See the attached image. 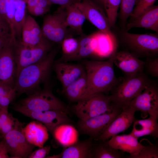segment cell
Returning <instances> with one entry per match:
<instances>
[{
  "label": "cell",
  "mask_w": 158,
  "mask_h": 158,
  "mask_svg": "<svg viewBox=\"0 0 158 158\" xmlns=\"http://www.w3.org/2000/svg\"><path fill=\"white\" fill-rule=\"evenodd\" d=\"M83 64L87 86L81 99L99 92L107 93L118 84L114 69L113 54L107 60H86Z\"/></svg>",
  "instance_id": "obj_1"
},
{
  "label": "cell",
  "mask_w": 158,
  "mask_h": 158,
  "mask_svg": "<svg viewBox=\"0 0 158 158\" xmlns=\"http://www.w3.org/2000/svg\"><path fill=\"white\" fill-rule=\"evenodd\" d=\"M58 51L52 49L42 60L26 66L17 74L14 88L16 95L26 93L30 95L39 90L40 85L45 81L49 75Z\"/></svg>",
  "instance_id": "obj_2"
},
{
  "label": "cell",
  "mask_w": 158,
  "mask_h": 158,
  "mask_svg": "<svg viewBox=\"0 0 158 158\" xmlns=\"http://www.w3.org/2000/svg\"><path fill=\"white\" fill-rule=\"evenodd\" d=\"M152 81L142 72L126 76L122 83L113 89L112 105L121 110L128 107L132 100L140 94Z\"/></svg>",
  "instance_id": "obj_3"
},
{
  "label": "cell",
  "mask_w": 158,
  "mask_h": 158,
  "mask_svg": "<svg viewBox=\"0 0 158 158\" xmlns=\"http://www.w3.org/2000/svg\"><path fill=\"white\" fill-rule=\"evenodd\" d=\"M29 110L41 111L59 110L67 112V107L53 94L51 88L46 86L20 100L16 104Z\"/></svg>",
  "instance_id": "obj_4"
},
{
  "label": "cell",
  "mask_w": 158,
  "mask_h": 158,
  "mask_svg": "<svg viewBox=\"0 0 158 158\" xmlns=\"http://www.w3.org/2000/svg\"><path fill=\"white\" fill-rule=\"evenodd\" d=\"M111 95L99 92L78 101L73 110L80 119L85 120L111 111Z\"/></svg>",
  "instance_id": "obj_5"
},
{
  "label": "cell",
  "mask_w": 158,
  "mask_h": 158,
  "mask_svg": "<svg viewBox=\"0 0 158 158\" xmlns=\"http://www.w3.org/2000/svg\"><path fill=\"white\" fill-rule=\"evenodd\" d=\"M52 43L44 36L40 42L32 48L25 47L22 44L21 42H18L15 50L16 75L23 68L45 58L52 49Z\"/></svg>",
  "instance_id": "obj_6"
},
{
  "label": "cell",
  "mask_w": 158,
  "mask_h": 158,
  "mask_svg": "<svg viewBox=\"0 0 158 158\" xmlns=\"http://www.w3.org/2000/svg\"><path fill=\"white\" fill-rule=\"evenodd\" d=\"M65 8L60 6L54 14L47 16L41 29L43 36L52 42L61 44L68 35Z\"/></svg>",
  "instance_id": "obj_7"
},
{
  "label": "cell",
  "mask_w": 158,
  "mask_h": 158,
  "mask_svg": "<svg viewBox=\"0 0 158 158\" xmlns=\"http://www.w3.org/2000/svg\"><path fill=\"white\" fill-rule=\"evenodd\" d=\"M122 38L129 49L134 53L144 56H153L158 52L157 33L137 34L124 31Z\"/></svg>",
  "instance_id": "obj_8"
},
{
  "label": "cell",
  "mask_w": 158,
  "mask_h": 158,
  "mask_svg": "<svg viewBox=\"0 0 158 158\" xmlns=\"http://www.w3.org/2000/svg\"><path fill=\"white\" fill-rule=\"evenodd\" d=\"M113 106L110 111L86 120L80 119L77 123L79 130L82 133L90 136L94 140L97 138L122 110Z\"/></svg>",
  "instance_id": "obj_9"
},
{
  "label": "cell",
  "mask_w": 158,
  "mask_h": 158,
  "mask_svg": "<svg viewBox=\"0 0 158 158\" xmlns=\"http://www.w3.org/2000/svg\"><path fill=\"white\" fill-rule=\"evenodd\" d=\"M22 125L17 119L13 129L3 137L11 158L28 157L35 146L27 141L22 131Z\"/></svg>",
  "instance_id": "obj_10"
},
{
  "label": "cell",
  "mask_w": 158,
  "mask_h": 158,
  "mask_svg": "<svg viewBox=\"0 0 158 158\" xmlns=\"http://www.w3.org/2000/svg\"><path fill=\"white\" fill-rule=\"evenodd\" d=\"M129 106L135 111H140L142 118H145L148 114L158 117V88L156 82H152L132 100Z\"/></svg>",
  "instance_id": "obj_11"
},
{
  "label": "cell",
  "mask_w": 158,
  "mask_h": 158,
  "mask_svg": "<svg viewBox=\"0 0 158 158\" xmlns=\"http://www.w3.org/2000/svg\"><path fill=\"white\" fill-rule=\"evenodd\" d=\"M75 4L84 14L86 19L99 31L116 41L106 14L101 7L92 0H81Z\"/></svg>",
  "instance_id": "obj_12"
},
{
  "label": "cell",
  "mask_w": 158,
  "mask_h": 158,
  "mask_svg": "<svg viewBox=\"0 0 158 158\" xmlns=\"http://www.w3.org/2000/svg\"><path fill=\"white\" fill-rule=\"evenodd\" d=\"M13 108L16 111L42 123L52 134L58 126L64 123H69L71 121L67 115V113L61 110L35 111L29 110L16 104H15Z\"/></svg>",
  "instance_id": "obj_13"
},
{
  "label": "cell",
  "mask_w": 158,
  "mask_h": 158,
  "mask_svg": "<svg viewBox=\"0 0 158 158\" xmlns=\"http://www.w3.org/2000/svg\"><path fill=\"white\" fill-rule=\"evenodd\" d=\"M17 42L11 41L0 50V84L14 88L16 75L15 50Z\"/></svg>",
  "instance_id": "obj_14"
},
{
  "label": "cell",
  "mask_w": 158,
  "mask_h": 158,
  "mask_svg": "<svg viewBox=\"0 0 158 158\" xmlns=\"http://www.w3.org/2000/svg\"><path fill=\"white\" fill-rule=\"evenodd\" d=\"M135 111L130 106L123 109L101 135L94 140H108L112 136L125 131L133 123Z\"/></svg>",
  "instance_id": "obj_15"
},
{
  "label": "cell",
  "mask_w": 158,
  "mask_h": 158,
  "mask_svg": "<svg viewBox=\"0 0 158 158\" xmlns=\"http://www.w3.org/2000/svg\"><path fill=\"white\" fill-rule=\"evenodd\" d=\"M52 67L63 89L82 76L85 73L84 67L79 64H73L57 61Z\"/></svg>",
  "instance_id": "obj_16"
},
{
  "label": "cell",
  "mask_w": 158,
  "mask_h": 158,
  "mask_svg": "<svg viewBox=\"0 0 158 158\" xmlns=\"http://www.w3.org/2000/svg\"><path fill=\"white\" fill-rule=\"evenodd\" d=\"M145 62L137 56L128 51H123L113 54V63L126 74V76L133 75L142 72Z\"/></svg>",
  "instance_id": "obj_17"
},
{
  "label": "cell",
  "mask_w": 158,
  "mask_h": 158,
  "mask_svg": "<svg viewBox=\"0 0 158 158\" xmlns=\"http://www.w3.org/2000/svg\"><path fill=\"white\" fill-rule=\"evenodd\" d=\"M138 139L130 133L116 135L111 137L108 142L114 148L129 153L128 158H134L145 147L138 142Z\"/></svg>",
  "instance_id": "obj_18"
},
{
  "label": "cell",
  "mask_w": 158,
  "mask_h": 158,
  "mask_svg": "<svg viewBox=\"0 0 158 158\" xmlns=\"http://www.w3.org/2000/svg\"><path fill=\"white\" fill-rule=\"evenodd\" d=\"M94 139L91 137L86 140L78 141L69 146L65 147L60 154L50 158H92V147Z\"/></svg>",
  "instance_id": "obj_19"
},
{
  "label": "cell",
  "mask_w": 158,
  "mask_h": 158,
  "mask_svg": "<svg viewBox=\"0 0 158 158\" xmlns=\"http://www.w3.org/2000/svg\"><path fill=\"white\" fill-rule=\"evenodd\" d=\"M43 37L35 20L30 16H26L22 29V44L25 47L32 48L40 42Z\"/></svg>",
  "instance_id": "obj_20"
},
{
  "label": "cell",
  "mask_w": 158,
  "mask_h": 158,
  "mask_svg": "<svg viewBox=\"0 0 158 158\" xmlns=\"http://www.w3.org/2000/svg\"><path fill=\"white\" fill-rule=\"evenodd\" d=\"M134 28H143L158 32V6L153 5L127 23L126 31Z\"/></svg>",
  "instance_id": "obj_21"
},
{
  "label": "cell",
  "mask_w": 158,
  "mask_h": 158,
  "mask_svg": "<svg viewBox=\"0 0 158 158\" xmlns=\"http://www.w3.org/2000/svg\"><path fill=\"white\" fill-rule=\"evenodd\" d=\"M22 131L27 141L30 144L40 148L49 138L48 130L47 127L39 121L30 122Z\"/></svg>",
  "instance_id": "obj_22"
},
{
  "label": "cell",
  "mask_w": 158,
  "mask_h": 158,
  "mask_svg": "<svg viewBox=\"0 0 158 158\" xmlns=\"http://www.w3.org/2000/svg\"><path fill=\"white\" fill-rule=\"evenodd\" d=\"M158 118L150 116L147 118L135 120L133 129L130 133L138 139L147 135L158 138Z\"/></svg>",
  "instance_id": "obj_23"
},
{
  "label": "cell",
  "mask_w": 158,
  "mask_h": 158,
  "mask_svg": "<svg viewBox=\"0 0 158 158\" xmlns=\"http://www.w3.org/2000/svg\"><path fill=\"white\" fill-rule=\"evenodd\" d=\"M55 139L64 147L71 145L78 141V132L69 123H64L57 127L52 134Z\"/></svg>",
  "instance_id": "obj_24"
},
{
  "label": "cell",
  "mask_w": 158,
  "mask_h": 158,
  "mask_svg": "<svg viewBox=\"0 0 158 158\" xmlns=\"http://www.w3.org/2000/svg\"><path fill=\"white\" fill-rule=\"evenodd\" d=\"M96 42L94 54L101 57L110 56L115 52L116 42L99 31L93 34Z\"/></svg>",
  "instance_id": "obj_25"
},
{
  "label": "cell",
  "mask_w": 158,
  "mask_h": 158,
  "mask_svg": "<svg viewBox=\"0 0 158 158\" xmlns=\"http://www.w3.org/2000/svg\"><path fill=\"white\" fill-rule=\"evenodd\" d=\"M66 23L78 34H83L82 27L86 18L84 14L75 4L65 7Z\"/></svg>",
  "instance_id": "obj_26"
},
{
  "label": "cell",
  "mask_w": 158,
  "mask_h": 158,
  "mask_svg": "<svg viewBox=\"0 0 158 158\" xmlns=\"http://www.w3.org/2000/svg\"><path fill=\"white\" fill-rule=\"evenodd\" d=\"M108 140L93 141L92 158H122L124 153L115 149L109 144Z\"/></svg>",
  "instance_id": "obj_27"
},
{
  "label": "cell",
  "mask_w": 158,
  "mask_h": 158,
  "mask_svg": "<svg viewBox=\"0 0 158 158\" xmlns=\"http://www.w3.org/2000/svg\"><path fill=\"white\" fill-rule=\"evenodd\" d=\"M79 44L76 53L68 61H77L94 54L96 42L93 34L84 35L78 39Z\"/></svg>",
  "instance_id": "obj_28"
},
{
  "label": "cell",
  "mask_w": 158,
  "mask_h": 158,
  "mask_svg": "<svg viewBox=\"0 0 158 158\" xmlns=\"http://www.w3.org/2000/svg\"><path fill=\"white\" fill-rule=\"evenodd\" d=\"M15 9L14 17V35L17 41H22V31L26 18V2L24 0H15Z\"/></svg>",
  "instance_id": "obj_29"
},
{
  "label": "cell",
  "mask_w": 158,
  "mask_h": 158,
  "mask_svg": "<svg viewBox=\"0 0 158 158\" xmlns=\"http://www.w3.org/2000/svg\"><path fill=\"white\" fill-rule=\"evenodd\" d=\"M86 86L87 79L85 72L80 77L63 89V91L70 100L77 102L82 98Z\"/></svg>",
  "instance_id": "obj_30"
},
{
  "label": "cell",
  "mask_w": 158,
  "mask_h": 158,
  "mask_svg": "<svg viewBox=\"0 0 158 158\" xmlns=\"http://www.w3.org/2000/svg\"><path fill=\"white\" fill-rule=\"evenodd\" d=\"M61 44L62 55L57 61H67L78 50L79 44V40L68 35L64 38Z\"/></svg>",
  "instance_id": "obj_31"
},
{
  "label": "cell",
  "mask_w": 158,
  "mask_h": 158,
  "mask_svg": "<svg viewBox=\"0 0 158 158\" xmlns=\"http://www.w3.org/2000/svg\"><path fill=\"white\" fill-rule=\"evenodd\" d=\"M121 0H104L103 7L111 28L114 26Z\"/></svg>",
  "instance_id": "obj_32"
},
{
  "label": "cell",
  "mask_w": 158,
  "mask_h": 158,
  "mask_svg": "<svg viewBox=\"0 0 158 158\" xmlns=\"http://www.w3.org/2000/svg\"><path fill=\"white\" fill-rule=\"evenodd\" d=\"M136 3V0H121L119 18L121 24L125 28L127 19L130 17Z\"/></svg>",
  "instance_id": "obj_33"
},
{
  "label": "cell",
  "mask_w": 158,
  "mask_h": 158,
  "mask_svg": "<svg viewBox=\"0 0 158 158\" xmlns=\"http://www.w3.org/2000/svg\"><path fill=\"white\" fill-rule=\"evenodd\" d=\"M11 41L15 42L13 40L9 25L6 20L0 17V50Z\"/></svg>",
  "instance_id": "obj_34"
},
{
  "label": "cell",
  "mask_w": 158,
  "mask_h": 158,
  "mask_svg": "<svg viewBox=\"0 0 158 158\" xmlns=\"http://www.w3.org/2000/svg\"><path fill=\"white\" fill-rule=\"evenodd\" d=\"M156 0H138L135 4L130 16L132 20L154 5ZM130 20V21H131Z\"/></svg>",
  "instance_id": "obj_35"
},
{
  "label": "cell",
  "mask_w": 158,
  "mask_h": 158,
  "mask_svg": "<svg viewBox=\"0 0 158 158\" xmlns=\"http://www.w3.org/2000/svg\"><path fill=\"white\" fill-rule=\"evenodd\" d=\"M158 147L157 144L151 143L145 146L134 158H158Z\"/></svg>",
  "instance_id": "obj_36"
},
{
  "label": "cell",
  "mask_w": 158,
  "mask_h": 158,
  "mask_svg": "<svg viewBox=\"0 0 158 158\" xmlns=\"http://www.w3.org/2000/svg\"><path fill=\"white\" fill-rule=\"evenodd\" d=\"M16 95L14 88L12 89L6 95L3 97L0 100V110L8 112V107Z\"/></svg>",
  "instance_id": "obj_37"
},
{
  "label": "cell",
  "mask_w": 158,
  "mask_h": 158,
  "mask_svg": "<svg viewBox=\"0 0 158 158\" xmlns=\"http://www.w3.org/2000/svg\"><path fill=\"white\" fill-rule=\"evenodd\" d=\"M146 67L148 73L153 77H158V58L149 60L146 64Z\"/></svg>",
  "instance_id": "obj_38"
},
{
  "label": "cell",
  "mask_w": 158,
  "mask_h": 158,
  "mask_svg": "<svg viewBox=\"0 0 158 158\" xmlns=\"http://www.w3.org/2000/svg\"><path fill=\"white\" fill-rule=\"evenodd\" d=\"M50 149V146H43L32 152L28 156L29 158H44L49 154Z\"/></svg>",
  "instance_id": "obj_39"
},
{
  "label": "cell",
  "mask_w": 158,
  "mask_h": 158,
  "mask_svg": "<svg viewBox=\"0 0 158 158\" xmlns=\"http://www.w3.org/2000/svg\"><path fill=\"white\" fill-rule=\"evenodd\" d=\"M17 119H13L4 123L1 128L0 133L3 137L6 134L13 128Z\"/></svg>",
  "instance_id": "obj_40"
},
{
  "label": "cell",
  "mask_w": 158,
  "mask_h": 158,
  "mask_svg": "<svg viewBox=\"0 0 158 158\" xmlns=\"http://www.w3.org/2000/svg\"><path fill=\"white\" fill-rule=\"evenodd\" d=\"M27 8L30 13L35 16L42 15L48 12L50 9L42 8L37 6Z\"/></svg>",
  "instance_id": "obj_41"
},
{
  "label": "cell",
  "mask_w": 158,
  "mask_h": 158,
  "mask_svg": "<svg viewBox=\"0 0 158 158\" xmlns=\"http://www.w3.org/2000/svg\"><path fill=\"white\" fill-rule=\"evenodd\" d=\"M51 4L59 5L60 6L65 7L71 4H75L81 0H48Z\"/></svg>",
  "instance_id": "obj_42"
},
{
  "label": "cell",
  "mask_w": 158,
  "mask_h": 158,
  "mask_svg": "<svg viewBox=\"0 0 158 158\" xmlns=\"http://www.w3.org/2000/svg\"><path fill=\"white\" fill-rule=\"evenodd\" d=\"M9 157L5 142L3 139L0 141V158Z\"/></svg>",
  "instance_id": "obj_43"
},
{
  "label": "cell",
  "mask_w": 158,
  "mask_h": 158,
  "mask_svg": "<svg viewBox=\"0 0 158 158\" xmlns=\"http://www.w3.org/2000/svg\"><path fill=\"white\" fill-rule=\"evenodd\" d=\"M6 4V0H0V17L7 20Z\"/></svg>",
  "instance_id": "obj_44"
},
{
  "label": "cell",
  "mask_w": 158,
  "mask_h": 158,
  "mask_svg": "<svg viewBox=\"0 0 158 158\" xmlns=\"http://www.w3.org/2000/svg\"><path fill=\"white\" fill-rule=\"evenodd\" d=\"M12 88L6 85L0 84V96L2 98L7 94Z\"/></svg>",
  "instance_id": "obj_45"
},
{
  "label": "cell",
  "mask_w": 158,
  "mask_h": 158,
  "mask_svg": "<svg viewBox=\"0 0 158 158\" xmlns=\"http://www.w3.org/2000/svg\"><path fill=\"white\" fill-rule=\"evenodd\" d=\"M103 9L104 8L103 3L104 0H92Z\"/></svg>",
  "instance_id": "obj_46"
},
{
  "label": "cell",
  "mask_w": 158,
  "mask_h": 158,
  "mask_svg": "<svg viewBox=\"0 0 158 158\" xmlns=\"http://www.w3.org/2000/svg\"><path fill=\"white\" fill-rule=\"evenodd\" d=\"M3 124V122L1 119V118L0 117V131L1 128V127Z\"/></svg>",
  "instance_id": "obj_47"
},
{
  "label": "cell",
  "mask_w": 158,
  "mask_h": 158,
  "mask_svg": "<svg viewBox=\"0 0 158 158\" xmlns=\"http://www.w3.org/2000/svg\"><path fill=\"white\" fill-rule=\"evenodd\" d=\"M138 0H136V3L137 2V1H138Z\"/></svg>",
  "instance_id": "obj_48"
},
{
  "label": "cell",
  "mask_w": 158,
  "mask_h": 158,
  "mask_svg": "<svg viewBox=\"0 0 158 158\" xmlns=\"http://www.w3.org/2000/svg\"><path fill=\"white\" fill-rule=\"evenodd\" d=\"M24 0L26 2V1H27V0Z\"/></svg>",
  "instance_id": "obj_49"
}]
</instances>
